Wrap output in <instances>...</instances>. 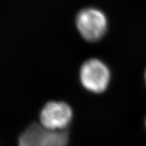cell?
I'll use <instances>...</instances> for the list:
<instances>
[{"label": "cell", "instance_id": "cell-5", "mask_svg": "<svg viewBox=\"0 0 146 146\" xmlns=\"http://www.w3.org/2000/svg\"><path fill=\"white\" fill-rule=\"evenodd\" d=\"M145 83H146V70H145Z\"/></svg>", "mask_w": 146, "mask_h": 146}, {"label": "cell", "instance_id": "cell-6", "mask_svg": "<svg viewBox=\"0 0 146 146\" xmlns=\"http://www.w3.org/2000/svg\"><path fill=\"white\" fill-rule=\"evenodd\" d=\"M145 125H146V119H145Z\"/></svg>", "mask_w": 146, "mask_h": 146}, {"label": "cell", "instance_id": "cell-4", "mask_svg": "<svg viewBox=\"0 0 146 146\" xmlns=\"http://www.w3.org/2000/svg\"><path fill=\"white\" fill-rule=\"evenodd\" d=\"M72 115L71 108L65 102H49L41 111V125L51 131H64L70 124Z\"/></svg>", "mask_w": 146, "mask_h": 146}, {"label": "cell", "instance_id": "cell-1", "mask_svg": "<svg viewBox=\"0 0 146 146\" xmlns=\"http://www.w3.org/2000/svg\"><path fill=\"white\" fill-rule=\"evenodd\" d=\"M68 142L65 131H51L41 124H32L20 136L19 146H65Z\"/></svg>", "mask_w": 146, "mask_h": 146}, {"label": "cell", "instance_id": "cell-3", "mask_svg": "<svg viewBox=\"0 0 146 146\" xmlns=\"http://www.w3.org/2000/svg\"><path fill=\"white\" fill-rule=\"evenodd\" d=\"M80 78L82 85L88 91L102 93L109 84L111 74L107 65L98 59H91L82 64Z\"/></svg>", "mask_w": 146, "mask_h": 146}, {"label": "cell", "instance_id": "cell-2", "mask_svg": "<svg viewBox=\"0 0 146 146\" xmlns=\"http://www.w3.org/2000/svg\"><path fill=\"white\" fill-rule=\"evenodd\" d=\"M76 22L81 36L88 42H97L102 39L107 31L106 15L96 8H86L80 11Z\"/></svg>", "mask_w": 146, "mask_h": 146}]
</instances>
